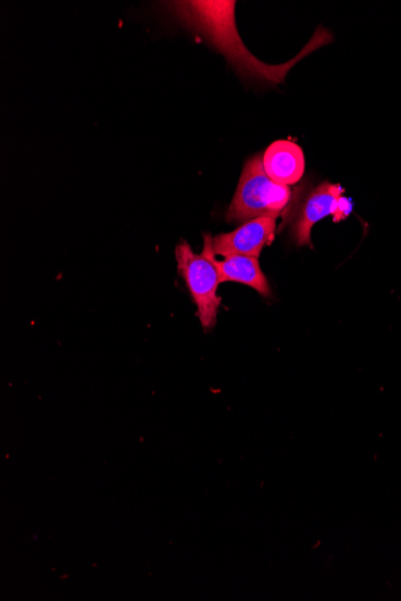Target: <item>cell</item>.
I'll use <instances>...</instances> for the list:
<instances>
[{"label":"cell","mask_w":401,"mask_h":601,"mask_svg":"<svg viewBox=\"0 0 401 601\" xmlns=\"http://www.w3.org/2000/svg\"><path fill=\"white\" fill-rule=\"evenodd\" d=\"M263 168L275 183L291 187L301 181L305 172L303 149L290 140L273 142L262 156Z\"/></svg>","instance_id":"5"},{"label":"cell","mask_w":401,"mask_h":601,"mask_svg":"<svg viewBox=\"0 0 401 601\" xmlns=\"http://www.w3.org/2000/svg\"><path fill=\"white\" fill-rule=\"evenodd\" d=\"M176 259L179 275L185 279L193 303L198 306V316L204 329H212L216 323L222 298L217 296V287L222 284L220 271L210 255L208 241L198 255L187 241H181L176 248Z\"/></svg>","instance_id":"2"},{"label":"cell","mask_w":401,"mask_h":601,"mask_svg":"<svg viewBox=\"0 0 401 601\" xmlns=\"http://www.w3.org/2000/svg\"><path fill=\"white\" fill-rule=\"evenodd\" d=\"M277 233V218L258 217L250 220L230 234H223L213 238L215 255H242L256 258L263 248L272 245Z\"/></svg>","instance_id":"3"},{"label":"cell","mask_w":401,"mask_h":601,"mask_svg":"<svg viewBox=\"0 0 401 601\" xmlns=\"http://www.w3.org/2000/svg\"><path fill=\"white\" fill-rule=\"evenodd\" d=\"M204 241H208L210 255L220 271L222 283H238L254 288L261 296L271 297L272 291L265 274H263L259 259L242 255L226 256L223 261H217L213 250V237L204 235Z\"/></svg>","instance_id":"6"},{"label":"cell","mask_w":401,"mask_h":601,"mask_svg":"<svg viewBox=\"0 0 401 601\" xmlns=\"http://www.w3.org/2000/svg\"><path fill=\"white\" fill-rule=\"evenodd\" d=\"M343 192H346V190H343L339 184L326 181L318 185L316 189L306 196L291 229V235L298 247L313 248V227L321 222V220L329 215H336L338 201Z\"/></svg>","instance_id":"4"},{"label":"cell","mask_w":401,"mask_h":601,"mask_svg":"<svg viewBox=\"0 0 401 601\" xmlns=\"http://www.w3.org/2000/svg\"><path fill=\"white\" fill-rule=\"evenodd\" d=\"M353 210V203L350 199L346 198V196H341V198L338 201L337 212L334 216L335 223H340L342 220H346L350 216Z\"/></svg>","instance_id":"7"},{"label":"cell","mask_w":401,"mask_h":601,"mask_svg":"<svg viewBox=\"0 0 401 601\" xmlns=\"http://www.w3.org/2000/svg\"><path fill=\"white\" fill-rule=\"evenodd\" d=\"M291 202L290 187L273 181L263 168L262 155H256L245 166L226 218L228 223H248L265 216L278 218L289 212Z\"/></svg>","instance_id":"1"}]
</instances>
